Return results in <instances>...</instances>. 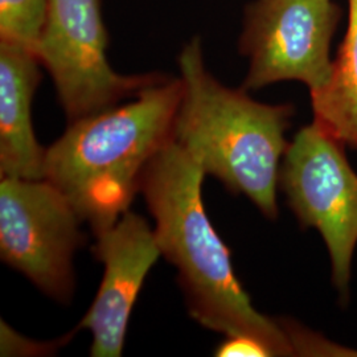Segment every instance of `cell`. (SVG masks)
Segmentation results:
<instances>
[{"label": "cell", "mask_w": 357, "mask_h": 357, "mask_svg": "<svg viewBox=\"0 0 357 357\" xmlns=\"http://www.w3.org/2000/svg\"><path fill=\"white\" fill-rule=\"evenodd\" d=\"M181 93L180 77L166 76L128 102L69 122L45 149L44 178L94 234L113 227L141 193L149 163L174 139Z\"/></svg>", "instance_id": "cell-2"}, {"label": "cell", "mask_w": 357, "mask_h": 357, "mask_svg": "<svg viewBox=\"0 0 357 357\" xmlns=\"http://www.w3.org/2000/svg\"><path fill=\"white\" fill-rule=\"evenodd\" d=\"M204 178L202 167L172 139L153 156L141 180L160 253L178 270L187 310L209 331L252 336L273 356H294L282 321L258 312L237 280L229 248L205 209Z\"/></svg>", "instance_id": "cell-1"}, {"label": "cell", "mask_w": 357, "mask_h": 357, "mask_svg": "<svg viewBox=\"0 0 357 357\" xmlns=\"http://www.w3.org/2000/svg\"><path fill=\"white\" fill-rule=\"evenodd\" d=\"M183 85L174 141L205 175L233 195H245L270 220L278 217L281 160L295 107L253 100L248 90L221 84L205 64L200 38L184 44L178 59Z\"/></svg>", "instance_id": "cell-3"}, {"label": "cell", "mask_w": 357, "mask_h": 357, "mask_svg": "<svg viewBox=\"0 0 357 357\" xmlns=\"http://www.w3.org/2000/svg\"><path fill=\"white\" fill-rule=\"evenodd\" d=\"M333 0H255L245 11L240 53L248 57L245 90L301 81L310 91L331 75V41L342 19Z\"/></svg>", "instance_id": "cell-7"}, {"label": "cell", "mask_w": 357, "mask_h": 357, "mask_svg": "<svg viewBox=\"0 0 357 357\" xmlns=\"http://www.w3.org/2000/svg\"><path fill=\"white\" fill-rule=\"evenodd\" d=\"M50 0H0V40L36 51Z\"/></svg>", "instance_id": "cell-11"}, {"label": "cell", "mask_w": 357, "mask_h": 357, "mask_svg": "<svg viewBox=\"0 0 357 357\" xmlns=\"http://www.w3.org/2000/svg\"><path fill=\"white\" fill-rule=\"evenodd\" d=\"M76 331L51 342L28 339L11 328L4 320L0 321V355L1 356H52L63 345L70 342Z\"/></svg>", "instance_id": "cell-12"}, {"label": "cell", "mask_w": 357, "mask_h": 357, "mask_svg": "<svg viewBox=\"0 0 357 357\" xmlns=\"http://www.w3.org/2000/svg\"><path fill=\"white\" fill-rule=\"evenodd\" d=\"M40 68L35 52L0 40V178H44L45 149L32 125Z\"/></svg>", "instance_id": "cell-9"}, {"label": "cell", "mask_w": 357, "mask_h": 357, "mask_svg": "<svg viewBox=\"0 0 357 357\" xmlns=\"http://www.w3.org/2000/svg\"><path fill=\"white\" fill-rule=\"evenodd\" d=\"M107 45L101 0H50L35 53L51 75L68 122L113 107L166 77L115 72Z\"/></svg>", "instance_id": "cell-4"}, {"label": "cell", "mask_w": 357, "mask_h": 357, "mask_svg": "<svg viewBox=\"0 0 357 357\" xmlns=\"http://www.w3.org/2000/svg\"><path fill=\"white\" fill-rule=\"evenodd\" d=\"M348 28L324 85L311 90L314 122L357 149V0H348Z\"/></svg>", "instance_id": "cell-10"}, {"label": "cell", "mask_w": 357, "mask_h": 357, "mask_svg": "<svg viewBox=\"0 0 357 357\" xmlns=\"http://www.w3.org/2000/svg\"><path fill=\"white\" fill-rule=\"evenodd\" d=\"M344 147L315 122L301 128L282 159L278 185L299 224L319 230L332 281L347 301L357 245V174Z\"/></svg>", "instance_id": "cell-5"}, {"label": "cell", "mask_w": 357, "mask_h": 357, "mask_svg": "<svg viewBox=\"0 0 357 357\" xmlns=\"http://www.w3.org/2000/svg\"><path fill=\"white\" fill-rule=\"evenodd\" d=\"M91 252L103 265L102 281L75 331L91 333L90 356L119 357L137 298L162 253L149 221L131 211L96 234Z\"/></svg>", "instance_id": "cell-8"}, {"label": "cell", "mask_w": 357, "mask_h": 357, "mask_svg": "<svg viewBox=\"0 0 357 357\" xmlns=\"http://www.w3.org/2000/svg\"><path fill=\"white\" fill-rule=\"evenodd\" d=\"M215 355L218 357L273 356L266 345L246 335L225 336V340L217 347Z\"/></svg>", "instance_id": "cell-13"}, {"label": "cell", "mask_w": 357, "mask_h": 357, "mask_svg": "<svg viewBox=\"0 0 357 357\" xmlns=\"http://www.w3.org/2000/svg\"><path fill=\"white\" fill-rule=\"evenodd\" d=\"M82 218L45 178L0 180V257L60 303L75 293L73 258L85 243Z\"/></svg>", "instance_id": "cell-6"}]
</instances>
